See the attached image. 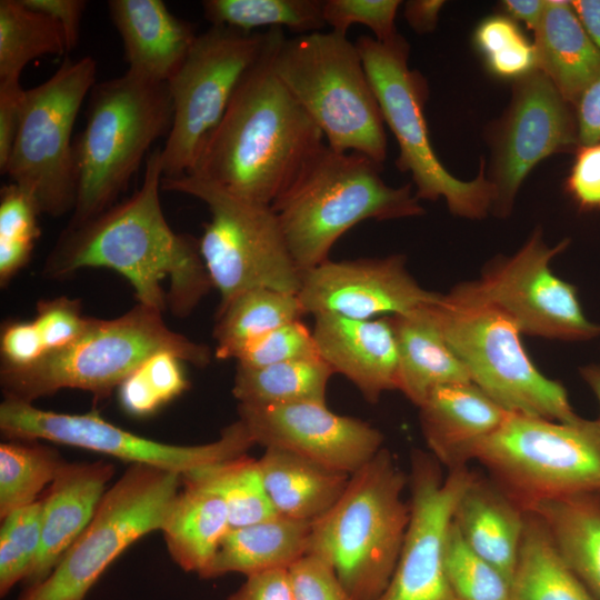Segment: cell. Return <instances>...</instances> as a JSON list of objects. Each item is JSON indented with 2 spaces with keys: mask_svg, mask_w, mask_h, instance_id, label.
Listing matches in <instances>:
<instances>
[{
  "mask_svg": "<svg viewBox=\"0 0 600 600\" xmlns=\"http://www.w3.org/2000/svg\"><path fill=\"white\" fill-rule=\"evenodd\" d=\"M473 42L489 71L499 78L517 80L537 69L533 43L509 17L482 20L474 30Z\"/></svg>",
  "mask_w": 600,
  "mask_h": 600,
  "instance_id": "cell-43",
  "label": "cell"
},
{
  "mask_svg": "<svg viewBox=\"0 0 600 600\" xmlns=\"http://www.w3.org/2000/svg\"><path fill=\"white\" fill-rule=\"evenodd\" d=\"M431 310L471 381L501 408L561 422L578 417L564 387L543 376L529 358L514 321L471 282L441 294Z\"/></svg>",
  "mask_w": 600,
  "mask_h": 600,
  "instance_id": "cell-8",
  "label": "cell"
},
{
  "mask_svg": "<svg viewBox=\"0 0 600 600\" xmlns=\"http://www.w3.org/2000/svg\"><path fill=\"white\" fill-rule=\"evenodd\" d=\"M323 0H204V18L211 26H224L243 32L261 27H286L307 34L321 31Z\"/></svg>",
  "mask_w": 600,
  "mask_h": 600,
  "instance_id": "cell-37",
  "label": "cell"
},
{
  "mask_svg": "<svg viewBox=\"0 0 600 600\" xmlns=\"http://www.w3.org/2000/svg\"><path fill=\"white\" fill-rule=\"evenodd\" d=\"M382 164L324 143L271 206L300 272L328 260L338 239L361 221L424 213L412 183L390 187Z\"/></svg>",
  "mask_w": 600,
  "mask_h": 600,
  "instance_id": "cell-3",
  "label": "cell"
},
{
  "mask_svg": "<svg viewBox=\"0 0 600 600\" xmlns=\"http://www.w3.org/2000/svg\"><path fill=\"white\" fill-rule=\"evenodd\" d=\"M320 358L312 331L301 320L282 324L247 346L237 366L261 368L293 360Z\"/></svg>",
  "mask_w": 600,
  "mask_h": 600,
  "instance_id": "cell-44",
  "label": "cell"
},
{
  "mask_svg": "<svg viewBox=\"0 0 600 600\" xmlns=\"http://www.w3.org/2000/svg\"><path fill=\"white\" fill-rule=\"evenodd\" d=\"M42 501L19 508L1 519L0 596L24 581L41 543Z\"/></svg>",
  "mask_w": 600,
  "mask_h": 600,
  "instance_id": "cell-42",
  "label": "cell"
},
{
  "mask_svg": "<svg viewBox=\"0 0 600 600\" xmlns=\"http://www.w3.org/2000/svg\"><path fill=\"white\" fill-rule=\"evenodd\" d=\"M470 460L526 511L544 499L600 492V417L561 422L511 413Z\"/></svg>",
  "mask_w": 600,
  "mask_h": 600,
  "instance_id": "cell-10",
  "label": "cell"
},
{
  "mask_svg": "<svg viewBox=\"0 0 600 600\" xmlns=\"http://www.w3.org/2000/svg\"><path fill=\"white\" fill-rule=\"evenodd\" d=\"M114 474L110 462H66L41 499V543L24 582L44 580L92 520Z\"/></svg>",
  "mask_w": 600,
  "mask_h": 600,
  "instance_id": "cell-22",
  "label": "cell"
},
{
  "mask_svg": "<svg viewBox=\"0 0 600 600\" xmlns=\"http://www.w3.org/2000/svg\"><path fill=\"white\" fill-rule=\"evenodd\" d=\"M1 367L22 368L47 354L42 338L34 322L9 321L1 328Z\"/></svg>",
  "mask_w": 600,
  "mask_h": 600,
  "instance_id": "cell-49",
  "label": "cell"
},
{
  "mask_svg": "<svg viewBox=\"0 0 600 600\" xmlns=\"http://www.w3.org/2000/svg\"><path fill=\"white\" fill-rule=\"evenodd\" d=\"M180 490L161 530L172 560L198 576L214 557L231 529L222 498L206 483L181 476Z\"/></svg>",
  "mask_w": 600,
  "mask_h": 600,
  "instance_id": "cell-30",
  "label": "cell"
},
{
  "mask_svg": "<svg viewBox=\"0 0 600 600\" xmlns=\"http://www.w3.org/2000/svg\"><path fill=\"white\" fill-rule=\"evenodd\" d=\"M92 57L66 58L44 82L26 90L20 126L6 173L36 200L41 213L72 212L77 167L72 130L78 112L96 84Z\"/></svg>",
  "mask_w": 600,
  "mask_h": 600,
  "instance_id": "cell-12",
  "label": "cell"
},
{
  "mask_svg": "<svg viewBox=\"0 0 600 600\" xmlns=\"http://www.w3.org/2000/svg\"><path fill=\"white\" fill-rule=\"evenodd\" d=\"M407 483L393 454L382 448L311 523L308 553L327 561L356 600H377L392 577L410 521Z\"/></svg>",
  "mask_w": 600,
  "mask_h": 600,
  "instance_id": "cell-4",
  "label": "cell"
},
{
  "mask_svg": "<svg viewBox=\"0 0 600 600\" xmlns=\"http://www.w3.org/2000/svg\"><path fill=\"white\" fill-rule=\"evenodd\" d=\"M172 118L167 83L128 71L96 82L86 126L74 141L77 199L67 226L80 224L117 203L150 147L168 136Z\"/></svg>",
  "mask_w": 600,
  "mask_h": 600,
  "instance_id": "cell-6",
  "label": "cell"
},
{
  "mask_svg": "<svg viewBox=\"0 0 600 600\" xmlns=\"http://www.w3.org/2000/svg\"><path fill=\"white\" fill-rule=\"evenodd\" d=\"M580 374L590 390L593 392L600 406V366L588 364L580 368Z\"/></svg>",
  "mask_w": 600,
  "mask_h": 600,
  "instance_id": "cell-57",
  "label": "cell"
},
{
  "mask_svg": "<svg viewBox=\"0 0 600 600\" xmlns=\"http://www.w3.org/2000/svg\"><path fill=\"white\" fill-rule=\"evenodd\" d=\"M238 414L256 444L289 450L348 474L383 448L378 429L332 412L327 402L264 407L239 403Z\"/></svg>",
  "mask_w": 600,
  "mask_h": 600,
  "instance_id": "cell-20",
  "label": "cell"
},
{
  "mask_svg": "<svg viewBox=\"0 0 600 600\" xmlns=\"http://www.w3.org/2000/svg\"><path fill=\"white\" fill-rule=\"evenodd\" d=\"M527 511L493 479L473 472L453 512L468 546L510 582L517 566Z\"/></svg>",
  "mask_w": 600,
  "mask_h": 600,
  "instance_id": "cell-25",
  "label": "cell"
},
{
  "mask_svg": "<svg viewBox=\"0 0 600 600\" xmlns=\"http://www.w3.org/2000/svg\"><path fill=\"white\" fill-rule=\"evenodd\" d=\"M181 484L177 472L130 464L51 573L27 588L19 600H84L120 553L143 536L162 530Z\"/></svg>",
  "mask_w": 600,
  "mask_h": 600,
  "instance_id": "cell-13",
  "label": "cell"
},
{
  "mask_svg": "<svg viewBox=\"0 0 600 600\" xmlns=\"http://www.w3.org/2000/svg\"><path fill=\"white\" fill-rule=\"evenodd\" d=\"M444 567L459 600H510V581L468 546L453 520L447 537Z\"/></svg>",
  "mask_w": 600,
  "mask_h": 600,
  "instance_id": "cell-41",
  "label": "cell"
},
{
  "mask_svg": "<svg viewBox=\"0 0 600 600\" xmlns=\"http://www.w3.org/2000/svg\"><path fill=\"white\" fill-rule=\"evenodd\" d=\"M227 600H294L289 569H272L248 576Z\"/></svg>",
  "mask_w": 600,
  "mask_h": 600,
  "instance_id": "cell-51",
  "label": "cell"
},
{
  "mask_svg": "<svg viewBox=\"0 0 600 600\" xmlns=\"http://www.w3.org/2000/svg\"><path fill=\"white\" fill-rule=\"evenodd\" d=\"M546 1L542 19L533 31L537 69L574 107L600 77V51L584 30L571 1Z\"/></svg>",
  "mask_w": 600,
  "mask_h": 600,
  "instance_id": "cell-27",
  "label": "cell"
},
{
  "mask_svg": "<svg viewBox=\"0 0 600 600\" xmlns=\"http://www.w3.org/2000/svg\"><path fill=\"white\" fill-rule=\"evenodd\" d=\"M304 314L297 294L267 288L244 291L218 308L214 356L236 360L254 340Z\"/></svg>",
  "mask_w": 600,
  "mask_h": 600,
  "instance_id": "cell-33",
  "label": "cell"
},
{
  "mask_svg": "<svg viewBox=\"0 0 600 600\" xmlns=\"http://www.w3.org/2000/svg\"><path fill=\"white\" fill-rule=\"evenodd\" d=\"M473 471L448 470L428 452L411 454L410 521L392 577L377 600H459L447 578L444 551L456 504Z\"/></svg>",
  "mask_w": 600,
  "mask_h": 600,
  "instance_id": "cell-18",
  "label": "cell"
},
{
  "mask_svg": "<svg viewBox=\"0 0 600 600\" xmlns=\"http://www.w3.org/2000/svg\"><path fill=\"white\" fill-rule=\"evenodd\" d=\"M399 0H323L322 16L332 31L346 34L352 24L369 28L374 39L387 43L396 39V16Z\"/></svg>",
  "mask_w": 600,
  "mask_h": 600,
  "instance_id": "cell-45",
  "label": "cell"
},
{
  "mask_svg": "<svg viewBox=\"0 0 600 600\" xmlns=\"http://www.w3.org/2000/svg\"><path fill=\"white\" fill-rule=\"evenodd\" d=\"M289 572L294 600H356L343 587L333 568L316 554H306Z\"/></svg>",
  "mask_w": 600,
  "mask_h": 600,
  "instance_id": "cell-47",
  "label": "cell"
},
{
  "mask_svg": "<svg viewBox=\"0 0 600 600\" xmlns=\"http://www.w3.org/2000/svg\"><path fill=\"white\" fill-rule=\"evenodd\" d=\"M297 297L304 313L350 319L403 314L436 303L441 293L426 290L409 273L406 256L330 259L301 272Z\"/></svg>",
  "mask_w": 600,
  "mask_h": 600,
  "instance_id": "cell-19",
  "label": "cell"
},
{
  "mask_svg": "<svg viewBox=\"0 0 600 600\" xmlns=\"http://www.w3.org/2000/svg\"><path fill=\"white\" fill-rule=\"evenodd\" d=\"M161 189L191 196L210 212L199 248L220 294L218 308L257 288L298 293L301 272L271 206L241 199L190 174L162 178Z\"/></svg>",
  "mask_w": 600,
  "mask_h": 600,
  "instance_id": "cell-11",
  "label": "cell"
},
{
  "mask_svg": "<svg viewBox=\"0 0 600 600\" xmlns=\"http://www.w3.org/2000/svg\"><path fill=\"white\" fill-rule=\"evenodd\" d=\"M379 102L384 123L399 146L396 167L411 174L419 200L443 198L451 213L482 219L493 204V187L481 159L477 177L470 181L452 176L437 157L424 117L428 99L426 78L409 67L408 41L399 34L382 43L361 36L354 42Z\"/></svg>",
  "mask_w": 600,
  "mask_h": 600,
  "instance_id": "cell-9",
  "label": "cell"
},
{
  "mask_svg": "<svg viewBox=\"0 0 600 600\" xmlns=\"http://www.w3.org/2000/svg\"><path fill=\"white\" fill-rule=\"evenodd\" d=\"M431 306L389 316L398 348V390L418 408L439 387L472 382L443 337Z\"/></svg>",
  "mask_w": 600,
  "mask_h": 600,
  "instance_id": "cell-26",
  "label": "cell"
},
{
  "mask_svg": "<svg viewBox=\"0 0 600 600\" xmlns=\"http://www.w3.org/2000/svg\"><path fill=\"white\" fill-rule=\"evenodd\" d=\"M569 244L549 247L537 228L512 256H498L484 268L473 289L507 313L521 333L564 341L600 336V324L583 313L577 288L557 277L551 260Z\"/></svg>",
  "mask_w": 600,
  "mask_h": 600,
  "instance_id": "cell-16",
  "label": "cell"
},
{
  "mask_svg": "<svg viewBox=\"0 0 600 600\" xmlns=\"http://www.w3.org/2000/svg\"><path fill=\"white\" fill-rule=\"evenodd\" d=\"M22 2L27 7L51 17L60 24L64 34L67 53L72 51L78 46L81 20L88 6V1L22 0Z\"/></svg>",
  "mask_w": 600,
  "mask_h": 600,
  "instance_id": "cell-52",
  "label": "cell"
},
{
  "mask_svg": "<svg viewBox=\"0 0 600 600\" xmlns=\"http://www.w3.org/2000/svg\"><path fill=\"white\" fill-rule=\"evenodd\" d=\"M264 32L210 26L197 36L186 60L167 82L173 118L161 148L162 178L188 174L208 136L220 122L248 69L262 56Z\"/></svg>",
  "mask_w": 600,
  "mask_h": 600,
  "instance_id": "cell-14",
  "label": "cell"
},
{
  "mask_svg": "<svg viewBox=\"0 0 600 600\" xmlns=\"http://www.w3.org/2000/svg\"><path fill=\"white\" fill-rule=\"evenodd\" d=\"M419 410L430 453L448 470L467 466L472 449L511 414L473 382L434 389Z\"/></svg>",
  "mask_w": 600,
  "mask_h": 600,
  "instance_id": "cell-24",
  "label": "cell"
},
{
  "mask_svg": "<svg viewBox=\"0 0 600 600\" xmlns=\"http://www.w3.org/2000/svg\"><path fill=\"white\" fill-rule=\"evenodd\" d=\"M258 464L276 512L309 522L339 500L351 476L274 447L264 448Z\"/></svg>",
  "mask_w": 600,
  "mask_h": 600,
  "instance_id": "cell-29",
  "label": "cell"
},
{
  "mask_svg": "<svg viewBox=\"0 0 600 600\" xmlns=\"http://www.w3.org/2000/svg\"><path fill=\"white\" fill-rule=\"evenodd\" d=\"M161 148L146 160L141 186L126 200L77 226H67L42 274L66 278L86 268L111 269L131 284L138 303L179 318L213 289L199 239L177 233L160 203Z\"/></svg>",
  "mask_w": 600,
  "mask_h": 600,
  "instance_id": "cell-1",
  "label": "cell"
},
{
  "mask_svg": "<svg viewBox=\"0 0 600 600\" xmlns=\"http://www.w3.org/2000/svg\"><path fill=\"white\" fill-rule=\"evenodd\" d=\"M546 0H504L502 7L511 19L522 21L528 29L534 31L544 13Z\"/></svg>",
  "mask_w": 600,
  "mask_h": 600,
  "instance_id": "cell-55",
  "label": "cell"
},
{
  "mask_svg": "<svg viewBox=\"0 0 600 600\" xmlns=\"http://www.w3.org/2000/svg\"><path fill=\"white\" fill-rule=\"evenodd\" d=\"M566 187L579 208L600 209V142L577 148Z\"/></svg>",
  "mask_w": 600,
  "mask_h": 600,
  "instance_id": "cell-48",
  "label": "cell"
},
{
  "mask_svg": "<svg viewBox=\"0 0 600 600\" xmlns=\"http://www.w3.org/2000/svg\"><path fill=\"white\" fill-rule=\"evenodd\" d=\"M26 90L20 80L0 81V172L6 173L20 126Z\"/></svg>",
  "mask_w": 600,
  "mask_h": 600,
  "instance_id": "cell-50",
  "label": "cell"
},
{
  "mask_svg": "<svg viewBox=\"0 0 600 600\" xmlns=\"http://www.w3.org/2000/svg\"><path fill=\"white\" fill-rule=\"evenodd\" d=\"M558 553L600 600V492L544 499L530 506Z\"/></svg>",
  "mask_w": 600,
  "mask_h": 600,
  "instance_id": "cell-31",
  "label": "cell"
},
{
  "mask_svg": "<svg viewBox=\"0 0 600 600\" xmlns=\"http://www.w3.org/2000/svg\"><path fill=\"white\" fill-rule=\"evenodd\" d=\"M313 317L319 356L334 373L344 376L370 403L398 390V348L389 316L357 320L326 312Z\"/></svg>",
  "mask_w": 600,
  "mask_h": 600,
  "instance_id": "cell-21",
  "label": "cell"
},
{
  "mask_svg": "<svg viewBox=\"0 0 600 600\" xmlns=\"http://www.w3.org/2000/svg\"><path fill=\"white\" fill-rule=\"evenodd\" d=\"M90 318L82 313L80 300L56 297L37 302L32 321L49 353L73 343L87 329Z\"/></svg>",
  "mask_w": 600,
  "mask_h": 600,
  "instance_id": "cell-46",
  "label": "cell"
},
{
  "mask_svg": "<svg viewBox=\"0 0 600 600\" xmlns=\"http://www.w3.org/2000/svg\"><path fill=\"white\" fill-rule=\"evenodd\" d=\"M442 0H409L403 4V17L412 30L419 34L434 31Z\"/></svg>",
  "mask_w": 600,
  "mask_h": 600,
  "instance_id": "cell-54",
  "label": "cell"
},
{
  "mask_svg": "<svg viewBox=\"0 0 600 600\" xmlns=\"http://www.w3.org/2000/svg\"><path fill=\"white\" fill-rule=\"evenodd\" d=\"M571 6L588 36L600 51V0H573Z\"/></svg>",
  "mask_w": 600,
  "mask_h": 600,
  "instance_id": "cell-56",
  "label": "cell"
},
{
  "mask_svg": "<svg viewBox=\"0 0 600 600\" xmlns=\"http://www.w3.org/2000/svg\"><path fill=\"white\" fill-rule=\"evenodd\" d=\"M66 53L64 34L56 20L22 0L0 1V81L20 80L37 58Z\"/></svg>",
  "mask_w": 600,
  "mask_h": 600,
  "instance_id": "cell-35",
  "label": "cell"
},
{
  "mask_svg": "<svg viewBox=\"0 0 600 600\" xmlns=\"http://www.w3.org/2000/svg\"><path fill=\"white\" fill-rule=\"evenodd\" d=\"M168 351L183 362L206 367L211 350L171 330L162 312L138 303L112 319L90 318L70 346L22 368L0 367L4 399L32 403L62 389H79L107 398L144 360Z\"/></svg>",
  "mask_w": 600,
  "mask_h": 600,
  "instance_id": "cell-5",
  "label": "cell"
},
{
  "mask_svg": "<svg viewBox=\"0 0 600 600\" xmlns=\"http://www.w3.org/2000/svg\"><path fill=\"white\" fill-rule=\"evenodd\" d=\"M0 430L7 439L44 440L78 447L130 464H148L181 476L247 454L256 444L240 419L227 426L212 442L179 446L124 430L96 411L54 412L12 399H4L0 404Z\"/></svg>",
  "mask_w": 600,
  "mask_h": 600,
  "instance_id": "cell-15",
  "label": "cell"
},
{
  "mask_svg": "<svg viewBox=\"0 0 600 600\" xmlns=\"http://www.w3.org/2000/svg\"><path fill=\"white\" fill-rule=\"evenodd\" d=\"M334 372L321 359H302L261 368L237 366L232 393L240 404L283 406L327 402Z\"/></svg>",
  "mask_w": 600,
  "mask_h": 600,
  "instance_id": "cell-34",
  "label": "cell"
},
{
  "mask_svg": "<svg viewBox=\"0 0 600 600\" xmlns=\"http://www.w3.org/2000/svg\"><path fill=\"white\" fill-rule=\"evenodd\" d=\"M182 360L162 351L152 354L119 386L122 409L134 417H147L188 389Z\"/></svg>",
  "mask_w": 600,
  "mask_h": 600,
  "instance_id": "cell-40",
  "label": "cell"
},
{
  "mask_svg": "<svg viewBox=\"0 0 600 600\" xmlns=\"http://www.w3.org/2000/svg\"><path fill=\"white\" fill-rule=\"evenodd\" d=\"M268 32L262 56L241 78L188 174L272 206L321 149L324 137L273 69L282 28Z\"/></svg>",
  "mask_w": 600,
  "mask_h": 600,
  "instance_id": "cell-2",
  "label": "cell"
},
{
  "mask_svg": "<svg viewBox=\"0 0 600 600\" xmlns=\"http://www.w3.org/2000/svg\"><path fill=\"white\" fill-rule=\"evenodd\" d=\"M182 476L206 483L222 498L231 528L278 516L264 488L258 459L243 454Z\"/></svg>",
  "mask_w": 600,
  "mask_h": 600,
  "instance_id": "cell-38",
  "label": "cell"
},
{
  "mask_svg": "<svg viewBox=\"0 0 600 600\" xmlns=\"http://www.w3.org/2000/svg\"><path fill=\"white\" fill-rule=\"evenodd\" d=\"M107 7L122 40L127 71L167 83L198 36L194 26L172 14L161 0H109Z\"/></svg>",
  "mask_w": 600,
  "mask_h": 600,
  "instance_id": "cell-23",
  "label": "cell"
},
{
  "mask_svg": "<svg viewBox=\"0 0 600 600\" xmlns=\"http://www.w3.org/2000/svg\"><path fill=\"white\" fill-rule=\"evenodd\" d=\"M273 69L338 152H358L383 166L384 121L356 43L317 31L278 40Z\"/></svg>",
  "mask_w": 600,
  "mask_h": 600,
  "instance_id": "cell-7",
  "label": "cell"
},
{
  "mask_svg": "<svg viewBox=\"0 0 600 600\" xmlns=\"http://www.w3.org/2000/svg\"><path fill=\"white\" fill-rule=\"evenodd\" d=\"M489 142L492 156L486 174L494 192L492 211L506 218L537 163L579 147L574 107L536 69L514 80L511 101L491 128Z\"/></svg>",
  "mask_w": 600,
  "mask_h": 600,
  "instance_id": "cell-17",
  "label": "cell"
},
{
  "mask_svg": "<svg viewBox=\"0 0 600 600\" xmlns=\"http://www.w3.org/2000/svg\"><path fill=\"white\" fill-rule=\"evenodd\" d=\"M510 600H598L564 563L542 522L529 511Z\"/></svg>",
  "mask_w": 600,
  "mask_h": 600,
  "instance_id": "cell-32",
  "label": "cell"
},
{
  "mask_svg": "<svg viewBox=\"0 0 600 600\" xmlns=\"http://www.w3.org/2000/svg\"><path fill=\"white\" fill-rule=\"evenodd\" d=\"M574 112L579 146L600 142V77L582 93Z\"/></svg>",
  "mask_w": 600,
  "mask_h": 600,
  "instance_id": "cell-53",
  "label": "cell"
},
{
  "mask_svg": "<svg viewBox=\"0 0 600 600\" xmlns=\"http://www.w3.org/2000/svg\"><path fill=\"white\" fill-rule=\"evenodd\" d=\"M60 454L38 440L9 439L0 444V518L39 500L64 466Z\"/></svg>",
  "mask_w": 600,
  "mask_h": 600,
  "instance_id": "cell-36",
  "label": "cell"
},
{
  "mask_svg": "<svg viewBox=\"0 0 600 600\" xmlns=\"http://www.w3.org/2000/svg\"><path fill=\"white\" fill-rule=\"evenodd\" d=\"M311 523L278 514L231 528L199 577L213 579L227 573L248 577L272 569H290L308 554Z\"/></svg>",
  "mask_w": 600,
  "mask_h": 600,
  "instance_id": "cell-28",
  "label": "cell"
},
{
  "mask_svg": "<svg viewBox=\"0 0 600 600\" xmlns=\"http://www.w3.org/2000/svg\"><path fill=\"white\" fill-rule=\"evenodd\" d=\"M41 211L32 196L14 182L0 190V284L6 287L31 259L41 236Z\"/></svg>",
  "mask_w": 600,
  "mask_h": 600,
  "instance_id": "cell-39",
  "label": "cell"
}]
</instances>
